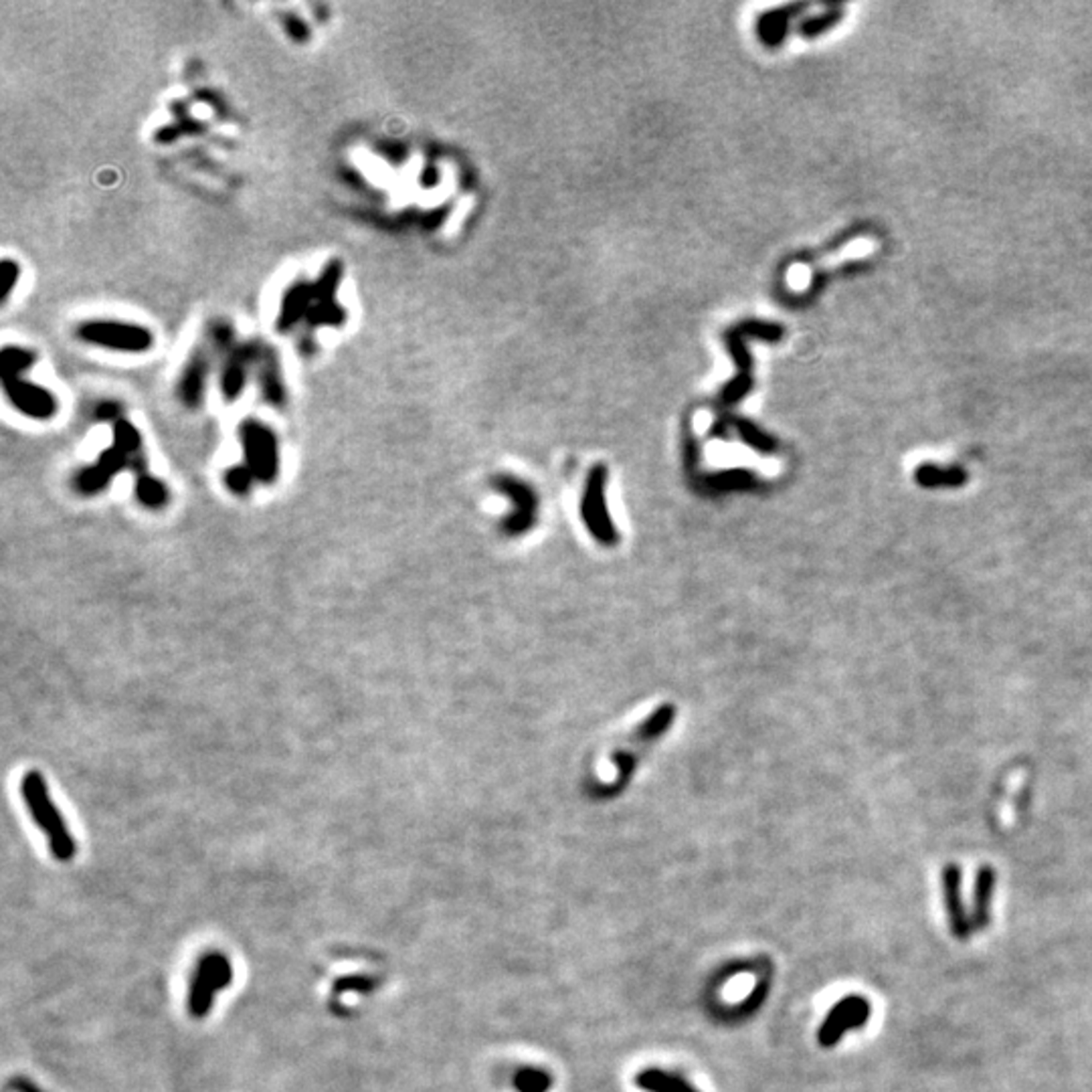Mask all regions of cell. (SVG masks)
<instances>
[{
    "instance_id": "5b68a950",
    "label": "cell",
    "mask_w": 1092,
    "mask_h": 1092,
    "mask_svg": "<svg viewBox=\"0 0 1092 1092\" xmlns=\"http://www.w3.org/2000/svg\"><path fill=\"white\" fill-rule=\"evenodd\" d=\"M126 467H130L128 455L124 451H119L116 445H112L110 450H105L100 455V460L96 464L77 471L73 476V490L81 496H98L110 485V482L119 474V471Z\"/></svg>"
},
{
    "instance_id": "3957f363",
    "label": "cell",
    "mask_w": 1092,
    "mask_h": 1092,
    "mask_svg": "<svg viewBox=\"0 0 1092 1092\" xmlns=\"http://www.w3.org/2000/svg\"><path fill=\"white\" fill-rule=\"evenodd\" d=\"M241 445L245 451V466L260 483H274L279 478V450L272 429L260 421L247 419L241 425Z\"/></svg>"
},
{
    "instance_id": "7c38bea8",
    "label": "cell",
    "mask_w": 1092,
    "mask_h": 1092,
    "mask_svg": "<svg viewBox=\"0 0 1092 1092\" xmlns=\"http://www.w3.org/2000/svg\"><path fill=\"white\" fill-rule=\"evenodd\" d=\"M202 387H205V364L200 362V358H197L193 360L191 369L186 371L181 383V399L188 404V407H198Z\"/></svg>"
},
{
    "instance_id": "30bf717a",
    "label": "cell",
    "mask_w": 1092,
    "mask_h": 1092,
    "mask_svg": "<svg viewBox=\"0 0 1092 1092\" xmlns=\"http://www.w3.org/2000/svg\"><path fill=\"white\" fill-rule=\"evenodd\" d=\"M638 1086L647 1092H698L696 1088L688 1084L684 1078L656 1068L643 1070L641 1074H638Z\"/></svg>"
},
{
    "instance_id": "2e32d148",
    "label": "cell",
    "mask_w": 1092,
    "mask_h": 1092,
    "mask_svg": "<svg viewBox=\"0 0 1092 1092\" xmlns=\"http://www.w3.org/2000/svg\"><path fill=\"white\" fill-rule=\"evenodd\" d=\"M253 482H258V480H255V476L251 474V469L245 464L233 466L225 471L227 490L235 496H247L253 488Z\"/></svg>"
},
{
    "instance_id": "8fae6325",
    "label": "cell",
    "mask_w": 1092,
    "mask_h": 1092,
    "mask_svg": "<svg viewBox=\"0 0 1092 1092\" xmlns=\"http://www.w3.org/2000/svg\"><path fill=\"white\" fill-rule=\"evenodd\" d=\"M134 492H136L138 502L148 510H162L170 502V492L166 488V483L150 474L136 478V490Z\"/></svg>"
},
{
    "instance_id": "277c9868",
    "label": "cell",
    "mask_w": 1092,
    "mask_h": 1092,
    "mask_svg": "<svg viewBox=\"0 0 1092 1092\" xmlns=\"http://www.w3.org/2000/svg\"><path fill=\"white\" fill-rule=\"evenodd\" d=\"M872 1014L870 1002L862 995H847L835 1004L817 1032V1042L824 1048H833L842 1042L849 1030L864 1028Z\"/></svg>"
},
{
    "instance_id": "9c48e42d",
    "label": "cell",
    "mask_w": 1092,
    "mask_h": 1092,
    "mask_svg": "<svg viewBox=\"0 0 1092 1092\" xmlns=\"http://www.w3.org/2000/svg\"><path fill=\"white\" fill-rule=\"evenodd\" d=\"M995 894V872L989 866L979 868L973 884V905H971V923L973 930H986L991 923V902Z\"/></svg>"
},
{
    "instance_id": "ba28073f",
    "label": "cell",
    "mask_w": 1092,
    "mask_h": 1092,
    "mask_svg": "<svg viewBox=\"0 0 1092 1092\" xmlns=\"http://www.w3.org/2000/svg\"><path fill=\"white\" fill-rule=\"evenodd\" d=\"M5 387H7V393L12 401V404L19 411H23L24 415L35 417V419H49L53 417V413L57 411V403L55 399L51 397V393L43 390L40 387L29 385V383H23L15 376V381L5 379Z\"/></svg>"
},
{
    "instance_id": "5bb4252c",
    "label": "cell",
    "mask_w": 1092,
    "mask_h": 1092,
    "mask_svg": "<svg viewBox=\"0 0 1092 1092\" xmlns=\"http://www.w3.org/2000/svg\"><path fill=\"white\" fill-rule=\"evenodd\" d=\"M876 247H878V245H876V241H872V239H868V237L854 239L852 243H847V245H846L844 249H840L838 253L831 255V258H828V260L824 261V267H833V265H840L842 261H847V260H860V258H866V255H870V253H874V251H876Z\"/></svg>"
},
{
    "instance_id": "9a60e30c",
    "label": "cell",
    "mask_w": 1092,
    "mask_h": 1092,
    "mask_svg": "<svg viewBox=\"0 0 1092 1092\" xmlns=\"http://www.w3.org/2000/svg\"><path fill=\"white\" fill-rule=\"evenodd\" d=\"M550 1084V1076L538 1068H522L514 1076V1086L518 1092H548Z\"/></svg>"
},
{
    "instance_id": "6da1fadb",
    "label": "cell",
    "mask_w": 1092,
    "mask_h": 1092,
    "mask_svg": "<svg viewBox=\"0 0 1092 1092\" xmlns=\"http://www.w3.org/2000/svg\"><path fill=\"white\" fill-rule=\"evenodd\" d=\"M21 795L35 824L45 833L53 858L57 862H71L77 852V846L57 805L51 799L45 777L39 771H26L21 781Z\"/></svg>"
},
{
    "instance_id": "4fadbf2b",
    "label": "cell",
    "mask_w": 1092,
    "mask_h": 1092,
    "mask_svg": "<svg viewBox=\"0 0 1092 1092\" xmlns=\"http://www.w3.org/2000/svg\"><path fill=\"white\" fill-rule=\"evenodd\" d=\"M247 353H241L233 355V362L229 364L225 369L223 374V395L225 399L233 401L239 397V393L243 390V383H245V362H247Z\"/></svg>"
},
{
    "instance_id": "7a4b0ae2",
    "label": "cell",
    "mask_w": 1092,
    "mask_h": 1092,
    "mask_svg": "<svg viewBox=\"0 0 1092 1092\" xmlns=\"http://www.w3.org/2000/svg\"><path fill=\"white\" fill-rule=\"evenodd\" d=\"M231 963L221 953H207L197 963L191 989H188V1014L195 1020L205 1018L217 993L231 983Z\"/></svg>"
},
{
    "instance_id": "8992f818",
    "label": "cell",
    "mask_w": 1092,
    "mask_h": 1092,
    "mask_svg": "<svg viewBox=\"0 0 1092 1092\" xmlns=\"http://www.w3.org/2000/svg\"><path fill=\"white\" fill-rule=\"evenodd\" d=\"M87 342L119 350H144L150 346V334L138 326H124L119 322H91L79 330Z\"/></svg>"
},
{
    "instance_id": "e0dca14e",
    "label": "cell",
    "mask_w": 1092,
    "mask_h": 1092,
    "mask_svg": "<svg viewBox=\"0 0 1092 1092\" xmlns=\"http://www.w3.org/2000/svg\"><path fill=\"white\" fill-rule=\"evenodd\" d=\"M787 281L793 290H805L809 286V281H812V269H809L805 263L793 265L789 269Z\"/></svg>"
},
{
    "instance_id": "52a82bcc",
    "label": "cell",
    "mask_w": 1092,
    "mask_h": 1092,
    "mask_svg": "<svg viewBox=\"0 0 1092 1092\" xmlns=\"http://www.w3.org/2000/svg\"><path fill=\"white\" fill-rule=\"evenodd\" d=\"M942 900H945V910H947L951 935L961 942L969 941L971 935H973V923H971V914L963 907L961 868L959 866L951 864L942 870Z\"/></svg>"
}]
</instances>
